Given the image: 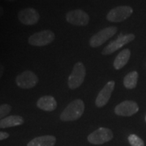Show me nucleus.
I'll return each instance as SVG.
<instances>
[{"label":"nucleus","instance_id":"obj_24","mask_svg":"<svg viewBox=\"0 0 146 146\" xmlns=\"http://www.w3.org/2000/svg\"><path fill=\"white\" fill-rule=\"evenodd\" d=\"M145 122H146V115H145Z\"/></svg>","mask_w":146,"mask_h":146},{"label":"nucleus","instance_id":"obj_11","mask_svg":"<svg viewBox=\"0 0 146 146\" xmlns=\"http://www.w3.org/2000/svg\"><path fill=\"white\" fill-rule=\"evenodd\" d=\"M139 111V106L136 102L130 100H127L119 105H117L115 108V113L117 115L129 117L135 115Z\"/></svg>","mask_w":146,"mask_h":146},{"label":"nucleus","instance_id":"obj_1","mask_svg":"<svg viewBox=\"0 0 146 146\" xmlns=\"http://www.w3.org/2000/svg\"><path fill=\"white\" fill-rule=\"evenodd\" d=\"M84 111V103L81 99H76L70 102L60 115V119L64 122L79 119Z\"/></svg>","mask_w":146,"mask_h":146},{"label":"nucleus","instance_id":"obj_7","mask_svg":"<svg viewBox=\"0 0 146 146\" xmlns=\"http://www.w3.org/2000/svg\"><path fill=\"white\" fill-rule=\"evenodd\" d=\"M135 39V35L132 33H128V34H120L119 36L113 42L110 43L107 46H106L103 49L102 54L103 55H108L112 53H114L119 49L122 48L123 46L128 44L129 42H132Z\"/></svg>","mask_w":146,"mask_h":146},{"label":"nucleus","instance_id":"obj_5","mask_svg":"<svg viewBox=\"0 0 146 146\" xmlns=\"http://www.w3.org/2000/svg\"><path fill=\"white\" fill-rule=\"evenodd\" d=\"M133 13V9L129 6H119L112 8L106 16L107 21L119 23L129 18Z\"/></svg>","mask_w":146,"mask_h":146},{"label":"nucleus","instance_id":"obj_3","mask_svg":"<svg viewBox=\"0 0 146 146\" xmlns=\"http://www.w3.org/2000/svg\"><path fill=\"white\" fill-rule=\"evenodd\" d=\"M54 33L51 30H43L33 33L28 41L33 46H45L54 42Z\"/></svg>","mask_w":146,"mask_h":146},{"label":"nucleus","instance_id":"obj_12","mask_svg":"<svg viewBox=\"0 0 146 146\" xmlns=\"http://www.w3.org/2000/svg\"><path fill=\"white\" fill-rule=\"evenodd\" d=\"M115 85V81H113V80L109 81L103 87V89L100 91L97 98H96V101H95V104L98 107H103L107 104V102H109L110 98L111 97L112 92L114 91Z\"/></svg>","mask_w":146,"mask_h":146},{"label":"nucleus","instance_id":"obj_22","mask_svg":"<svg viewBox=\"0 0 146 146\" xmlns=\"http://www.w3.org/2000/svg\"><path fill=\"white\" fill-rule=\"evenodd\" d=\"M3 13H4V10H3V8L2 7V6H0V17L3 16Z\"/></svg>","mask_w":146,"mask_h":146},{"label":"nucleus","instance_id":"obj_4","mask_svg":"<svg viewBox=\"0 0 146 146\" xmlns=\"http://www.w3.org/2000/svg\"><path fill=\"white\" fill-rule=\"evenodd\" d=\"M117 31H118V29L115 26L107 27V28H105L103 29L100 30L98 33L94 34V36L90 38V40H89L90 46L93 48L101 46L107 40H109L110 38H111L114 36L117 33Z\"/></svg>","mask_w":146,"mask_h":146},{"label":"nucleus","instance_id":"obj_6","mask_svg":"<svg viewBox=\"0 0 146 146\" xmlns=\"http://www.w3.org/2000/svg\"><path fill=\"white\" fill-rule=\"evenodd\" d=\"M16 83L21 89H32L38 83V77L32 71H25L19 74L16 78Z\"/></svg>","mask_w":146,"mask_h":146},{"label":"nucleus","instance_id":"obj_21","mask_svg":"<svg viewBox=\"0 0 146 146\" xmlns=\"http://www.w3.org/2000/svg\"><path fill=\"white\" fill-rule=\"evenodd\" d=\"M3 73H4V66L0 63V79L2 78Z\"/></svg>","mask_w":146,"mask_h":146},{"label":"nucleus","instance_id":"obj_16","mask_svg":"<svg viewBox=\"0 0 146 146\" xmlns=\"http://www.w3.org/2000/svg\"><path fill=\"white\" fill-rule=\"evenodd\" d=\"M131 57V50L129 49H124L117 55L114 61V68L116 70H119L123 68L127 62L129 61Z\"/></svg>","mask_w":146,"mask_h":146},{"label":"nucleus","instance_id":"obj_14","mask_svg":"<svg viewBox=\"0 0 146 146\" xmlns=\"http://www.w3.org/2000/svg\"><path fill=\"white\" fill-rule=\"evenodd\" d=\"M25 122L23 117L20 115H10L0 119V128H7L11 127L22 125Z\"/></svg>","mask_w":146,"mask_h":146},{"label":"nucleus","instance_id":"obj_17","mask_svg":"<svg viewBox=\"0 0 146 146\" xmlns=\"http://www.w3.org/2000/svg\"><path fill=\"white\" fill-rule=\"evenodd\" d=\"M138 76H139L138 72L136 71L131 72L128 74H127L123 79V84H124L125 88L128 89H135L137 85Z\"/></svg>","mask_w":146,"mask_h":146},{"label":"nucleus","instance_id":"obj_8","mask_svg":"<svg viewBox=\"0 0 146 146\" xmlns=\"http://www.w3.org/2000/svg\"><path fill=\"white\" fill-rule=\"evenodd\" d=\"M89 20L88 13L80 9L70 11L66 15V21L75 26H86L89 23Z\"/></svg>","mask_w":146,"mask_h":146},{"label":"nucleus","instance_id":"obj_2","mask_svg":"<svg viewBox=\"0 0 146 146\" xmlns=\"http://www.w3.org/2000/svg\"><path fill=\"white\" fill-rule=\"evenodd\" d=\"M86 70L85 67L81 62H78L75 64L72 72L69 76L68 80V87L71 89H76L79 88L85 79Z\"/></svg>","mask_w":146,"mask_h":146},{"label":"nucleus","instance_id":"obj_13","mask_svg":"<svg viewBox=\"0 0 146 146\" xmlns=\"http://www.w3.org/2000/svg\"><path fill=\"white\" fill-rule=\"evenodd\" d=\"M57 102L52 96H43L36 102V106L44 111H53L57 108Z\"/></svg>","mask_w":146,"mask_h":146},{"label":"nucleus","instance_id":"obj_15","mask_svg":"<svg viewBox=\"0 0 146 146\" xmlns=\"http://www.w3.org/2000/svg\"><path fill=\"white\" fill-rule=\"evenodd\" d=\"M56 138L54 136H42L35 137L29 142L27 146H54Z\"/></svg>","mask_w":146,"mask_h":146},{"label":"nucleus","instance_id":"obj_23","mask_svg":"<svg viewBox=\"0 0 146 146\" xmlns=\"http://www.w3.org/2000/svg\"><path fill=\"white\" fill-rule=\"evenodd\" d=\"M4 1H7V2H14L16 0H4Z\"/></svg>","mask_w":146,"mask_h":146},{"label":"nucleus","instance_id":"obj_19","mask_svg":"<svg viewBox=\"0 0 146 146\" xmlns=\"http://www.w3.org/2000/svg\"><path fill=\"white\" fill-rule=\"evenodd\" d=\"M11 110V106L9 104L0 105V119L7 117Z\"/></svg>","mask_w":146,"mask_h":146},{"label":"nucleus","instance_id":"obj_10","mask_svg":"<svg viewBox=\"0 0 146 146\" xmlns=\"http://www.w3.org/2000/svg\"><path fill=\"white\" fill-rule=\"evenodd\" d=\"M18 20L25 25H34L40 20V15L36 9L26 7L19 11Z\"/></svg>","mask_w":146,"mask_h":146},{"label":"nucleus","instance_id":"obj_9","mask_svg":"<svg viewBox=\"0 0 146 146\" xmlns=\"http://www.w3.org/2000/svg\"><path fill=\"white\" fill-rule=\"evenodd\" d=\"M112 138V131L106 127H100L94 131L91 134H89L88 136V141L94 145H102L111 141Z\"/></svg>","mask_w":146,"mask_h":146},{"label":"nucleus","instance_id":"obj_20","mask_svg":"<svg viewBox=\"0 0 146 146\" xmlns=\"http://www.w3.org/2000/svg\"><path fill=\"white\" fill-rule=\"evenodd\" d=\"M9 137V134L7 132L5 131H0V141H3V140H5L7 139Z\"/></svg>","mask_w":146,"mask_h":146},{"label":"nucleus","instance_id":"obj_18","mask_svg":"<svg viewBox=\"0 0 146 146\" xmlns=\"http://www.w3.org/2000/svg\"><path fill=\"white\" fill-rule=\"evenodd\" d=\"M128 141L131 146H145L143 140L135 134H131L128 136Z\"/></svg>","mask_w":146,"mask_h":146}]
</instances>
